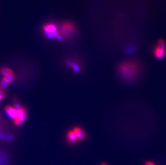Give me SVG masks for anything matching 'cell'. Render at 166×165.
<instances>
[{"label": "cell", "instance_id": "6da1fadb", "mask_svg": "<svg viewBox=\"0 0 166 165\" xmlns=\"http://www.w3.org/2000/svg\"><path fill=\"white\" fill-rule=\"evenodd\" d=\"M140 71V66L135 61H124L119 64L117 68V72L119 76L127 81H131L135 79L139 75Z\"/></svg>", "mask_w": 166, "mask_h": 165}, {"label": "cell", "instance_id": "7a4b0ae2", "mask_svg": "<svg viewBox=\"0 0 166 165\" xmlns=\"http://www.w3.org/2000/svg\"><path fill=\"white\" fill-rule=\"evenodd\" d=\"M15 107L17 110V116L13 120V122L16 126H20L26 121L27 118V112L26 109L23 107L18 102H15Z\"/></svg>", "mask_w": 166, "mask_h": 165}, {"label": "cell", "instance_id": "3957f363", "mask_svg": "<svg viewBox=\"0 0 166 165\" xmlns=\"http://www.w3.org/2000/svg\"><path fill=\"white\" fill-rule=\"evenodd\" d=\"M154 55L158 59H161L165 56L166 54V44L163 40H159L157 41L156 46L154 48Z\"/></svg>", "mask_w": 166, "mask_h": 165}, {"label": "cell", "instance_id": "277c9868", "mask_svg": "<svg viewBox=\"0 0 166 165\" xmlns=\"http://www.w3.org/2000/svg\"><path fill=\"white\" fill-rule=\"evenodd\" d=\"M44 31L46 35L50 38L55 37L59 40L61 39V37L57 33V28L53 24H48L44 26Z\"/></svg>", "mask_w": 166, "mask_h": 165}, {"label": "cell", "instance_id": "5b68a950", "mask_svg": "<svg viewBox=\"0 0 166 165\" xmlns=\"http://www.w3.org/2000/svg\"><path fill=\"white\" fill-rule=\"evenodd\" d=\"M74 30V26L70 23H64L61 27V32L62 35H68L71 34Z\"/></svg>", "mask_w": 166, "mask_h": 165}, {"label": "cell", "instance_id": "8992f818", "mask_svg": "<svg viewBox=\"0 0 166 165\" xmlns=\"http://www.w3.org/2000/svg\"><path fill=\"white\" fill-rule=\"evenodd\" d=\"M73 131L75 134L78 141L84 140L86 138L87 133L81 128L79 127H74Z\"/></svg>", "mask_w": 166, "mask_h": 165}, {"label": "cell", "instance_id": "52a82bcc", "mask_svg": "<svg viewBox=\"0 0 166 165\" xmlns=\"http://www.w3.org/2000/svg\"><path fill=\"white\" fill-rule=\"evenodd\" d=\"M5 111L10 118L15 119L17 116V110L15 107L7 106L5 108Z\"/></svg>", "mask_w": 166, "mask_h": 165}, {"label": "cell", "instance_id": "ba28073f", "mask_svg": "<svg viewBox=\"0 0 166 165\" xmlns=\"http://www.w3.org/2000/svg\"><path fill=\"white\" fill-rule=\"evenodd\" d=\"M10 158L8 154L0 150V165H9Z\"/></svg>", "mask_w": 166, "mask_h": 165}, {"label": "cell", "instance_id": "9c48e42d", "mask_svg": "<svg viewBox=\"0 0 166 165\" xmlns=\"http://www.w3.org/2000/svg\"><path fill=\"white\" fill-rule=\"evenodd\" d=\"M67 139L68 142L70 144H75L78 141L77 136L73 130H70L67 134Z\"/></svg>", "mask_w": 166, "mask_h": 165}, {"label": "cell", "instance_id": "30bf717a", "mask_svg": "<svg viewBox=\"0 0 166 165\" xmlns=\"http://www.w3.org/2000/svg\"><path fill=\"white\" fill-rule=\"evenodd\" d=\"M67 66L70 67L76 73H79L81 70V68L78 64L73 62V61H68L67 62Z\"/></svg>", "mask_w": 166, "mask_h": 165}, {"label": "cell", "instance_id": "8fae6325", "mask_svg": "<svg viewBox=\"0 0 166 165\" xmlns=\"http://www.w3.org/2000/svg\"><path fill=\"white\" fill-rule=\"evenodd\" d=\"M0 74L3 75V77L13 75L12 70L7 68H2L0 69Z\"/></svg>", "mask_w": 166, "mask_h": 165}, {"label": "cell", "instance_id": "7c38bea8", "mask_svg": "<svg viewBox=\"0 0 166 165\" xmlns=\"http://www.w3.org/2000/svg\"><path fill=\"white\" fill-rule=\"evenodd\" d=\"M13 79H14L13 75H8V76L3 77L2 80L8 84H9V83L11 82L13 80Z\"/></svg>", "mask_w": 166, "mask_h": 165}, {"label": "cell", "instance_id": "4fadbf2b", "mask_svg": "<svg viewBox=\"0 0 166 165\" xmlns=\"http://www.w3.org/2000/svg\"><path fill=\"white\" fill-rule=\"evenodd\" d=\"M145 165H155V164L154 162H152V161H146L145 162Z\"/></svg>", "mask_w": 166, "mask_h": 165}, {"label": "cell", "instance_id": "5bb4252c", "mask_svg": "<svg viewBox=\"0 0 166 165\" xmlns=\"http://www.w3.org/2000/svg\"><path fill=\"white\" fill-rule=\"evenodd\" d=\"M5 97L4 96H3V95H1V94H0V102Z\"/></svg>", "mask_w": 166, "mask_h": 165}, {"label": "cell", "instance_id": "9a60e30c", "mask_svg": "<svg viewBox=\"0 0 166 165\" xmlns=\"http://www.w3.org/2000/svg\"><path fill=\"white\" fill-rule=\"evenodd\" d=\"M101 165H107L106 164V163H102V164H101Z\"/></svg>", "mask_w": 166, "mask_h": 165}]
</instances>
